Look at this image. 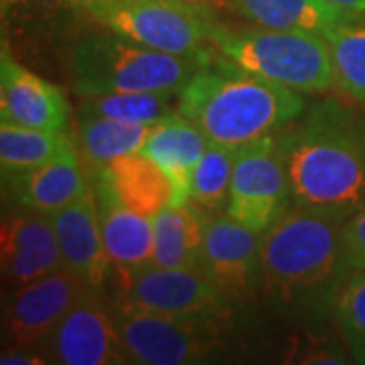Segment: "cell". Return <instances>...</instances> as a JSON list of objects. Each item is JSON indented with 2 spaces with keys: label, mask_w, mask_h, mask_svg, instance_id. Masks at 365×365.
<instances>
[{
  "label": "cell",
  "mask_w": 365,
  "mask_h": 365,
  "mask_svg": "<svg viewBox=\"0 0 365 365\" xmlns=\"http://www.w3.org/2000/svg\"><path fill=\"white\" fill-rule=\"evenodd\" d=\"M345 220L292 205L262 235L260 288L292 325L327 323L353 268L343 246Z\"/></svg>",
  "instance_id": "cell-1"
},
{
  "label": "cell",
  "mask_w": 365,
  "mask_h": 365,
  "mask_svg": "<svg viewBox=\"0 0 365 365\" xmlns=\"http://www.w3.org/2000/svg\"><path fill=\"white\" fill-rule=\"evenodd\" d=\"M292 203L349 220L365 205V116L321 100L280 132Z\"/></svg>",
  "instance_id": "cell-2"
},
{
  "label": "cell",
  "mask_w": 365,
  "mask_h": 365,
  "mask_svg": "<svg viewBox=\"0 0 365 365\" xmlns=\"http://www.w3.org/2000/svg\"><path fill=\"white\" fill-rule=\"evenodd\" d=\"M177 112L209 143L240 148L294 124L304 112V98L302 91L260 78L225 55L203 51L195 73L179 91Z\"/></svg>",
  "instance_id": "cell-3"
},
{
  "label": "cell",
  "mask_w": 365,
  "mask_h": 365,
  "mask_svg": "<svg viewBox=\"0 0 365 365\" xmlns=\"http://www.w3.org/2000/svg\"><path fill=\"white\" fill-rule=\"evenodd\" d=\"M203 51L175 55L144 47L122 35L78 41L66 57L69 86L78 98L157 91L179 93L195 73Z\"/></svg>",
  "instance_id": "cell-4"
},
{
  "label": "cell",
  "mask_w": 365,
  "mask_h": 365,
  "mask_svg": "<svg viewBox=\"0 0 365 365\" xmlns=\"http://www.w3.org/2000/svg\"><path fill=\"white\" fill-rule=\"evenodd\" d=\"M211 45L240 67L290 90L317 93L335 86L329 45L321 35L215 23Z\"/></svg>",
  "instance_id": "cell-5"
},
{
  "label": "cell",
  "mask_w": 365,
  "mask_h": 365,
  "mask_svg": "<svg viewBox=\"0 0 365 365\" xmlns=\"http://www.w3.org/2000/svg\"><path fill=\"white\" fill-rule=\"evenodd\" d=\"M130 364L191 365L209 361L223 349L230 317L144 311L116 297L110 304Z\"/></svg>",
  "instance_id": "cell-6"
},
{
  "label": "cell",
  "mask_w": 365,
  "mask_h": 365,
  "mask_svg": "<svg viewBox=\"0 0 365 365\" xmlns=\"http://www.w3.org/2000/svg\"><path fill=\"white\" fill-rule=\"evenodd\" d=\"M79 9L116 35L175 55L201 51L215 26L207 9L191 0H91Z\"/></svg>",
  "instance_id": "cell-7"
},
{
  "label": "cell",
  "mask_w": 365,
  "mask_h": 365,
  "mask_svg": "<svg viewBox=\"0 0 365 365\" xmlns=\"http://www.w3.org/2000/svg\"><path fill=\"white\" fill-rule=\"evenodd\" d=\"M292 203L280 132L237 148L225 213L246 227L264 234Z\"/></svg>",
  "instance_id": "cell-8"
},
{
  "label": "cell",
  "mask_w": 365,
  "mask_h": 365,
  "mask_svg": "<svg viewBox=\"0 0 365 365\" xmlns=\"http://www.w3.org/2000/svg\"><path fill=\"white\" fill-rule=\"evenodd\" d=\"M118 297L144 311L209 317H230L234 311V304L209 282L201 270L148 264L134 270H118Z\"/></svg>",
  "instance_id": "cell-9"
},
{
  "label": "cell",
  "mask_w": 365,
  "mask_h": 365,
  "mask_svg": "<svg viewBox=\"0 0 365 365\" xmlns=\"http://www.w3.org/2000/svg\"><path fill=\"white\" fill-rule=\"evenodd\" d=\"M90 288L67 270L14 287L2 309V339L9 347L47 345L55 327Z\"/></svg>",
  "instance_id": "cell-10"
},
{
  "label": "cell",
  "mask_w": 365,
  "mask_h": 365,
  "mask_svg": "<svg viewBox=\"0 0 365 365\" xmlns=\"http://www.w3.org/2000/svg\"><path fill=\"white\" fill-rule=\"evenodd\" d=\"M262 235L227 213H207L201 272L234 307L260 287Z\"/></svg>",
  "instance_id": "cell-11"
},
{
  "label": "cell",
  "mask_w": 365,
  "mask_h": 365,
  "mask_svg": "<svg viewBox=\"0 0 365 365\" xmlns=\"http://www.w3.org/2000/svg\"><path fill=\"white\" fill-rule=\"evenodd\" d=\"M53 364L120 365L130 364L118 333L114 314L100 292L88 290L67 311L45 345Z\"/></svg>",
  "instance_id": "cell-12"
},
{
  "label": "cell",
  "mask_w": 365,
  "mask_h": 365,
  "mask_svg": "<svg viewBox=\"0 0 365 365\" xmlns=\"http://www.w3.org/2000/svg\"><path fill=\"white\" fill-rule=\"evenodd\" d=\"M69 114L66 93L21 66L4 43L0 55V122L39 130H67Z\"/></svg>",
  "instance_id": "cell-13"
},
{
  "label": "cell",
  "mask_w": 365,
  "mask_h": 365,
  "mask_svg": "<svg viewBox=\"0 0 365 365\" xmlns=\"http://www.w3.org/2000/svg\"><path fill=\"white\" fill-rule=\"evenodd\" d=\"M51 222L67 272L93 292H102L114 264L106 252L93 187L71 205L53 213Z\"/></svg>",
  "instance_id": "cell-14"
},
{
  "label": "cell",
  "mask_w": 365,
  "mask_h": 365,
  "mask_svg": "<svg viewBox=\"0 0 365 365\" xmlns=\"http://www.w3.org/2000/svg\"><path fill=\"white\" fill-rule=\"evenodd\" d=\"M2 276L11 287L66 270L51 215L19 209L2 222Z\"/></svg>",
  "instance_id": "cell-15"
},
{
  "label": "cell",
  "mask_w": 365,
  "mask_h": 365,
  "mask_svg": "<svg viewBox=\"0 0 365 365\" xmlns=\"http://www.w3.org/2000/svg\"><path fill=\"white\" fill-rule=\"evenodd\" d=\"M6 181L19 207L47 215L71 205L93 187L76 146L45 165L6 177Z\"/></svg>",
  "instance_id": "cell-16"
},
{
  "label": "cell",
  "mask_w": 365,
  "mask_h": 365,
  "mask_svg": "<svg viewBox=\"0 0 365 365\" xmlns=\"http://www.w3.org/2000/svg\"><path fill=\"white\" fill-rule=\"evenodd\" d=\"M91 182L106 189L124 207L146 217H155L169 205H179L175 181L140 150L112 160L91 177Z\"/></svg>",
  "instance_id": "cell-17"
},
{
  "label": "cell",
  "mask_w": 365,
  "mask_h": 365,
  "mask_svg": "<svg viewBox=\"0 0 365 365\" xmlns=\"http://www.w3.org/2000/svg\"><path fill=\"white\" fill-rule=\"evenodd\" d=\"M104 246L116 270H134L153 264L155 230L153 217L118 203L102 187L93 185Z\"/></svg>",
  "instance_id": "cell-18"
},
{
  "label": "cell",
  "mask_w": 365,
  "mask_h": 365,
  "mask_svg": "<svg viewBox=\"0 0 365 365\" xmlns=\"http://www.w3.org/2000/svg\"><path fill=\"white\" fill-rule=\"evenodd\" d=\"M207 146V136L189 118L175 112L153 126L140 153L167 170L177 187L179 203H185L189 201L191 173Z\"/></svg>",
  "instance_id": "cell-19"
},
{
  "label": "cell",
  "mask_w": 365,
  "mask_h": 365,
  "mask_svg": "<svg viewBox=\"0 0 365 365\" xmlns=\"http://www.w3.org/2000/svg\"><path fill=\"white\" fill-rule=\"evenodd\" d=\"M207 211L185 201L169 205L153 217L155 254L153 264L163 268L201 270Z\"/></svg>",
  "instance_id": "cell-20"
},
{
  "label": "cell",
  "mask_w": 365,
  "mask_h": 365,
  "mask_svg": "<svg viewBox=\"0 0 365 365\" xmlns=\"http://www.w3.org/2000/svg\"><path fill=\"white\" fill-rule=\"evenodd\" d=\"M232 4L254 25L321 37H325L335 26L355 21L323 0H232Z\"/></svg>",
  "instance_id": "cell-21"
},
{
  "label": "cell",
  "mask_w": 365,
  "mask_h": 365,
  "mask_svg": "<svg viewBox=\"0 0 365 365\" xmlns=\"http://www.w3.org/2000/svg\"><path fill=\"white\" fill-rule=\"evenodd\" d=\"M155 124H132L114 118L78 116L73 144L91 177L112 160L143 150Z\"/></svg>",
  "instance_id": "cell-22"
},
{
  "label": "cell",
  "mask_w": 365,
  "mask_h": 365,
  "mask_svg": "<svg viewBox=\"0 0 365 365\" xmlns=\"http://www.w3.org/2000/svg\"><path fill=\"white\" fill-rule=\"evenodd\" d=\"M67 130H39L14 122H0V163L2 177L45 165L57 155L73 148Z\"/></svg>",
  "instance_id": "cell-23"
},
{
  "label": "cell",
  "mask_w": 365,
  "mask_h": 365,
  "mask_svg": "<svg viewBox=\"0 0 365 365\" xmlns=\"http://www.w3.org/2000/svg\"><path fill=\"white\" fill-rule=\"evenodd\" d=\"M179 93L132 91V93H106L81 98L78 116L114 118L132 124H157L163 118L177 112Z\"/></svg>",
  "instance_id": "cell-24"
},
{
  "label": "cell",
  "mask_w": 365,
  "mask_h": 365,
  "mask_svg": "<svg viewBox=\"0 0 365 365\" xmlns=\"http://www.w3.org/2000/svg\"><path fill=\"white\" fill-rule=\"evenodd\" d=\"M335 86L353 102L365 106V21L355 19L325 35Z\"/></svg>",
  "instance_id": "cell-25"
},
{
  "label": "cell",
  "mask_w": 365,
  "mask_h": 365,
  "mask_svg": "<svg viewBox=\"0 0 365 365\" xmlns=\"http://www.w3.org/2000/svg\"><path fill=\"white\" fill-rule=\"evenodd\" d=\"M237 148L209 143L189 181V201L207 213H225L230 201L232 173Z\"/></svg>",
  "instance_id": "cell-26"
},
{
  "label": "cell",
  "mask_w": 365,
  "mask_h": 365,
  "mask_svg": "<svg viewBox=\"0 0 365 365\" xmlns=\"http://www.w3.org/2000/svg\"><path fill=\"white\" fill-rule=\"evenodd\" d=\"M333 317L353 361L365 364V270H353L347 278Z\"/></svg>",
  "instance_id": "cell-27"
},
{
  "label": "cell",
  "mask_w": 365,
  "mask_h": 365,
  "mask_svg": "<svg viewBox=\"0 0 365 365\" xmlns=\"http://www.w3.org/2000/svg\"><path fill=\"white\" fill-rule=\"evenodd\" d=\"M343 246L353 270H365V205L343 225Z\"/></svg>",
  "instance_id": "cell-28"
},
{
  "label": "cell",
  "mask_w": 365,
  "mask_h": 365,
  "mask_svg": "<svg viewBox=\"0 0 365 365\" xmlns=\"http://www.w3.org/2000/svg\"><path fill=\"white\" fill-rule=\"evenodd\" d=\"M51 359H47L41 349L33 347H9L0 353V364L2 365H45Z\"/></svg>",
  "instance_id": "cell-29"
},
{
  "label": "cell",
  "mask_w": 365,
  "mask_h": 365,
  "mask_svg": "<svg viewBox=\"0 0 365 365\" xmlns=\"http://www.w3.org/2000/svg\"><path fill=\"white\" fill-rule=\"evenodd\" d=\"M323 2L339 9L353 19H364L365 16V0H323Z\"/></svg>",
  "instance_id": "cell-30"
},
{
  "label": "cell",
  "mask_w": 365,
  "mask_h": 365,
  "mask_svg": "<svg viewBox=\"0 0 365 365\" xmlns=\"http://www.w3.org/2000/svg\"><path fill=\"white\" fill-rule=\"evenodd\" d=\"M13 2H23V0H2V6H6V4H13ZM35 2H66V4H71V6H83V4H88L91 0H35Z\"/></svg>",
  "instance_id": "cell-31"
}]
</instances>
